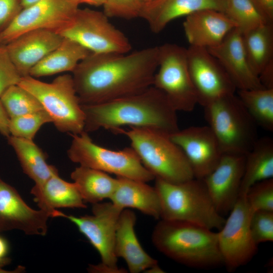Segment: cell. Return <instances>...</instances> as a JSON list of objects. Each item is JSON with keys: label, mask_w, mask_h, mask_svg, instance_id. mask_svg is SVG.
Segmentation results:
<instances>
[{"label": "cell", "mask_w": 273, "mask_h": 273, "mask_svg": "<svg viewBox=\"0 0 273 273\" xmlns=\"http://www.w3.org/2000/svg\"><path fill=\"white\" fill-rule=\"evenodd\" d=\"M21 78L6 46L0 44V96L10 86L18 84Z\"/></svg>", "instance_id": "8d00e7d4"}, {"label": "cell", "mask_w": 273, "mask_h": 273, "mask_svg": "<svg viewBox=\"0 0 273 273\" xmlns=\"http://www.w3.org/2000/svg\"><path fill=\"white\" fill-rule=\"evenodd\" d=\"M169 136L184 153L195 178H204L214 169L223 155L208 126H190Z\"/></svg>", "instance_id": "9a60e30c"}, {"label": "cell", "mask_w": 273, "mask_h": 273, "mask_svg": "<svg viewBox=\"0 0 273 273\" xmlns=\"http://www.w3.org/2000/svg\"><path fill=\"white\" fill-rule=\"evenodd\" d=\"M0 268H3L0 267Z\"/></svg>", "instance_id": "7dc6e473"}, {"label": "cell", "mask_w": 273, "mask_h": 273, "mask_svg": "<svg viewBox=\"0 0 273 273\" xmlns=\"http://www.w3.org/2000/svg\"><path fill=\"white\" fill-rule=\"evenodd\" d=\"M250 229L254 242L258 245L261 243L273 241V211H255L251 213Z\"/></svg>", "instance_id": "e575fe53"}, {"label": "cell", "mask_w": 273, "mask_h": 273, "mask_svg": "<svg viewBox=\"0 0 273 273\" xmlns=\"http://www.w3.org/2000/svg\"><path fill=\"white\" fill-rule=\"evenodd\" d=\"M18 85L39 100L59 131L69 134H79L84 131L85 114L72 75L59 76L51 83L28 75L22 77Z\"/></svg>", "instance_id": "52a82bcc"}, {"label": "cell", "mask_w": 273, "mask_h": 273, "mask_svg": "<svg viewBox=\"0 0 273 273\" xmlns=\"http://www.w3.org/2000/svg\"><path fill=\"white\" fill-rule=\"evenodd\" d=\"M130 128L114 132L129 139L131 147L155 178L179 183L194 177L184 153L168 135L147 128Z\"/></svg>", "instance_id": "5b68a950"}, {"label": "cell", "mask_w": 273, "mask_h": 273, "mask_svg": "<svg viewBox=\"0 0 273 273\" xmlns=\"http://www.w3.org/2000/svg\"><path fill=\"white\" fill-rule=\"evenodd\" d=\"M159 47L130 53L90 52L72 71L81 104L104 103L144 91L153 85Z\"/></svg>", "instance_id": "6da1fadb"}, {"label": "cell", "mask_w": 273, "mask_h": 273, "mask_svg": "<svg viewBox=\"0 0 273 273\" xmlns=\"http://www.w3.org/2000/svg\"><path fill=\"white\" fill-rule=\"evenodd\" d=\"M245 155L223 154L214 169L203 180L218 212L231 211L240 193Z\"/></svg>", "instance_id": "e0dca14e"}, {"label": "cell", "mask_w": 273, "mask_h": 273, "mask_svg": "<svg viewBox=\"0 0 273 273\" xmlns=\"http://www.w3.org/2000/svg\"><path fill=\"white\" fill-rule=\"evenodd\" d=\"M187 57L198 104L204 107L221 97L235 94L237 88L231 78L207 49L190 46Z\"/></svg>", "instance_id": "5bb4252c"}, {"label": "cell", "mask_w": 273, "mask_h": 273, "mask_svg": "<svg viewBox=\"0 0 273 273\" xmlns=\"http://www.w3.org/2000/svg\"><path fill=\"white\" fill-rule=\"evenodd\" d=\"M23 9L20 0H0V32Z\"/></svg>", "instance_id": "74e56055"}, {"label": "cell", "mask_w": 273, "mask_h": 273, "mask_svg": "<svg viewBox=\"0 0 273 273\" xmlns=\"http://www.w3.org/2000/svg\"><path fill=\"white\" fill-rule=\"evenodd\" d=\"M71 178L84 202L92 204L109 199L118 182L106 172L81 165L71 172Z\"/></svg>", "instance_id": "83f0119b"}, {"label": "cell", "mask_w": 273, "mask_h": 273, "mask_svg": "<svg viewBox=\"0 0 273 273\" xmlns=\"http://www.w3.org/2000/svg\"><path fill=\"white\" fill-rule=\"evenodd\" d=\"M90 53L75 41L63 37L60 45L34 66L29 75L36 78L72 71Z\"/></svg>", "instance_id": "d4e9b609"}, {"label": "cell", "mask_w": 273, "mask_h": 273, "mask_svg": "<svg viewBox=\"0 0 273 273\" xmlns=\"http://www.w3.org/2000/svg\"><path fill=\"white\" fill-rule=\"evenodd\" d=\"M23 271V268L22 266H19L17 268L14 270L9 271L5 270L3 268H0V273H15V272H21Z\"/></svg>", "instance_id": "f6af8a7d"}, {"label": "cell", "mask_w": 273, "mask_h": 273, "mask_svg": "<svg viewBox=\"0 0 273 273\" xmlns=\"http://www.w3.org/2000/svg\"><path fill=\"white\" fill-rule=\"evenodd\" d=\"M242 35L249 64L258 76L273 60V23L265 24Z\"/></svg>", "instance_id": "f1b7e54d"}, {"label": "cell", "mask_w": 273, "mask_h": 273, "mask_svg": "<svg viewBox=\"0 0 273 273\" xmlns=\"http://www.w3.org/2000/svg\"><path fill=\"white\" fill-rule=\"evenodd\" d=\"M9 251V246L5 239L0 236V267L10 263V259L6 256Z\"/></svg>", "instance_id": "b9f144b4"}, {"label": "cell", "mask_w": 273, "mask_h": 273, "mask_svg": "<svg viewBox=\"0 0 273 273\" xmlns=\"http://www.w3.org/2000/svg\"><path fill=\"white\" fill-rule=\"evenodd\" d=\"M50 122L52 119L44 109L12 118L9 125L10 133L15 137L33 140L41 126Z\"/></svg>", "instance_id": "d6a6232c"}, {"label": "cell", "mask_w": 273, "mask_h": 273, "mask_svg": "<svg viewBox=\"0 0 273 273\" xmlns=\"http://www.w3.org/2000/svg\"><path fill=\"white\" fill-rule=\"evenodd\" d=\"M220 63L238 89L265 88L248 60L242 34L236 28L221 43L207 49Z\"/></svg>", "instance_id": "ac0fdd59"}, {"label": "cell", "mask_w": 273, "mask_h": 273, "mask_svg": "<svg viewBox=\"0 0 273 273\" xmlns=\"http://www.w3.org/2000/svg\"><path fill=\"white\" fill-rule=\"evenodd\" d=\"M0 99L10 119L44 110L33 95L18 84L6 89Z\"/></svg>", "instance_id": "1f68e13d"}, {"label": "cell", "mask_w": 273, "mask_h": 273, "mask_svg": "<svg viewBox=\"0 0 273 273\" xmlns=\"http://www.w3.org/2000/svg\"><path fill=\"white\" fill-rule=\"evenodd\" d=\"M258 77L264 87L273 88V60L264 67Z\"/></svg>", "instance_id": "ab89813d"}, {"label": "cell", "mask_w": 273, "mask_h": 273, "mask_svg": "<svg viewBox=\"0 0 273 273\" xmlns=\"http://www.w3.org/2000/svg\"><path fill=\"white\" fill-rule=\"evenodd\" d=\"M135 213L124 209L118 219L114 251L117 257L122 258L131 273H139L158 265V261L142 248L134 232Z\"/></svg>", "instance_id": "7402d4cb"}, {"label": "cell", "mask_w": 273, "mask_h": 273, "mask_svg": "<svg viewBox=\"0 0 273 273\" xmlns=\"http://www.w3.org/2000/svg\"><path fill=\"white\" fill-rule=\"evenodd\" d=\"M92 215L77 217L64 213V217L73 223L99 252L101 263L90 265L91 272H124L118 268L114 251L116 230L118 218L123 210L111 202L92 204Z\"/></svg>", "instance_id": "9c48e42d"}, {"label": "cell", "mask_w": 273, "mask_h": 273, "mask_svg": "<svg viewBox=\"0 0 273 273\" xmlns=\"http://www.w3.org/2000/svg\"><path fill=\"white\" fill-rule=\"evenodd\" d=\"M77 5L81 4H86L94 6H102L104 0H71Z\"/></svg>", "instance_id": "7bdbcfd3"}, {"label": "cell", "mask_w": 273, "mask_h": 273, "mask_svg": "<svg viewBox=\"0 0 273 273\" xmlns=\"http://www.w3.org/2000/svg\"><path fill=\"white\" fill-rule=\"evenodd\" d=\"M81 106L85 114L84 131L86 132L101 128L114 132L128 126L170 135L179 129L177 111L164 93L153 85L134 95Z\"/></svg>", "instance_id": "7a4b0ae2"}, {"label": "cell", "mask_w": 273, "mask_h": 273, "mask_svg": "<svg viewBox=\"0 0 273 273\" xmlns=\"http://www.w3.org/2000/svg\"><path fill=\"white\" fill-rule=\"evenodd\" d=\"M159 47L153 86L162 92L176 111L191 112L198 104L189 73L187 49L174 43Z\"/></svg>", "instance_id": "30bf717a"}, {"label": "cell", "mask_w": 273, "mask_h": 273, "mask_svg": "<svg viewBox=\"0 0 273 273\" xmlns=\"http://www.w3.org/2000/svg\"><path fill=\"white\" fill-rule=\"evenodd\" d=\"M142 1H143V2L144 4H145V3H148V2H151V1H153V0H142Z\"/></svg>", "instance_id": "bcb514c9"}, {"label": "cell", "mask_w": 273, "mask_h": 273, "mask_svg": "<svg viewBox=\"0 0 273 273\" xmlns=\"http://www.w3.org/2000/svg\"><path fill=\"white\" fill-rule=\"evenodd\" d=\"M251 211L245 195H240L221 229L217 232L223 263L232 272L247 264L256 254L257 245L250 229Z\"/></svg>", "instance_id": "7c38bea8"}, {"label": "cell", "mask_w": 273, "mask_h": 273, "mask_svg": "<svg viewBox=\"0 0 273 273\" xmlns=\"http://www.w3.org/2000/svg\"><path fill=\"white\" fill-rule=\"evenodd\" d=\"M151 239L159 251L182 264L207 268L223 264L217 232L201 225L161 219L153 230Z\"/></svg>", "instance_id": "3957f363"}, {"label": "cell", "mask_w": 273, "mask_h": 273, "mask_svg": "<svg viewBox=\"0 0 273 273\" xmlns=\"http://www.w3.org/2000/svg\"><path fill=\"white\" fill-rule=\"evenodd\" d=\"M94 53L126 54L131 49L128 38L103 13L78 9L69 23L60 32Z\"/></svg>", "instance_id": "8fae6325"}, {"label": "cell", "mask_w": 273, "mask_h": 273, "mask_svg": "<svg viewBox=\"0 0 273 273\" xmlns=\"http://www.w3.org/2000/svg\"><path fill=\"white\" fill-rule=\"evenodd\" d=\"M205 116L223 154L246 155L257 138V125L235 94L204 107Z\"/></svg>", "instance_id": "8992f818"}, {"label": "cell", "mask_w": 273, "mask_h": 273, "mask_svg": "<svg viewBox=\"0 0 273 273\" xmlns=\"http://www.w3.org/2000/svg\"><path fill=\"white\" fill-rule=\"evenodd\" d=\"M70 135L72 140L67 155L73 162L117 176L146 183L155 179L131 147L114 151L101 147L95 144L84 131Z\"/></svg>", "instance_id": "ba28073f"}, {"label": "cell", "mask_w": 273, "mask_h": 273, "mask_svg": "<svg viewBox=\"0 0 273 273\" xmlns=\"http://www.w3.org/2000/svg\"><path fill=\"white\" fill-rule=\"evenodd\" d=\"M242 34L269 23L251 0H226L224 12Z\"/></svg>", "instance_id": "4dcf8cb0"}, {"label": "cell", "mask_w": 273, "mask_h": 273, "mask_svg": "<svg viewBox=\"0 0 273 273\" xmlns=\"http://www.w3.org/2000/svg\"><path fill=\"white\" fill-rule=\"evenodd\" d=\"M160 204V219L181 220L220 230L225 218L216 210L203 179L193 178L169 183L155 178Z\"/></svg>", "instance_id": "277c9868"}, {"label": "cell", "mask_w": 273, "mask_h": 273, "mask_svg": "<svg viewBox=\"0 0 273 273\" xmlns=\"http://www.w3.org/2000/svg\"><path fill=\"white\" fill-rule=\"evenodd\" d=\"M226 0H153L144 4L140 18L158 33L172 20L196 12L213 9L224 12Z\"/></svg>", "instance_id": "44dd1931"}, {"label": "cell", "mask_w": 273, "mask_h": 273, "mask_svg": "<svg viewBox=\"0 0 273 273\" xmlns=\"http://www.w3.org/2000/svg\"><path fill=\"white\" fill-rule=\"evenodd\" d=\"M50 217H53L50 212L32 209L0 177V233L18 230L27 235L45 236Z\"/></svg>", "instance_id": "2e32d148"}, {"label": "cell", "mask_w": 273, "mask_h": 273, "mask_svg": "<svg viewBox=\"0 0 273 273\" xmlns=\"http://www.w3.org/2000/svg\"><path fill=\"white\" fill-rule=\"evenodd\" d=\"M22 6L23 8L28 7L39 0H20Z\"/></svg>", "instance_id": "ee69618b"}, {"label": "cell", "mask_w": 273, "mask_h": 273, "mask_svg": "<svg viewBox=\"0 0 273 273\" xmlns=\"http://www.w3.org/2000/svg\"><path fill=\"white\" fill-rule=\"evenodd\" d=\"M116 188L109 199L122 209L131 208L155 219L160 217V204L154 187L146 182L117 176Z\"/></svg>", "instance_id": "cb8c5ba5"}, {"label": "cell", "mask_w": 273, "mask_h": 273, "mask_svg": "<svg viewBox=\"0 0 273 273\" xmlns=\"http://www.w3.org/2000/svg\"><path fill=\"white\" fill-rule=\"evenodd\" d=\"M235 27L224 13L213 9L193 13L186 16L183 23L190 46L206 49L219 44Z\"/></svg>", "instance_id": "ffe728a7"}, {"label": "cell", "mask_w": 273, "mask_h": 273, "mask_svg": "<svg viewBox=\"0 0 273 273\" xmlns=\"http://www.w3.org/2000/svg\"><path fill=\"white\" fill-rule=\"evenodd\" d=\"M40 209L50 212L53 217H62L61 208H85L86 205L74 183L61 178L57 172L41 185H34L30 191Z\"/></svg>", "instance_id": "603a6c76"}, {"label": "cell", "mask_w": 273, "mask_h": 273, "mask_svg": "<svg viewBox=\"0 0 273 273\" xmlns=\"http://www.w3.org/2000/svg\"><path fill=\"white\" fill-rule=\"evenodd\" d=\"M269 23H273V0H251Z\"/></svg>", "instance_id": "f35d334b"}, {"label": "cell", "mask_w": 273, "mask_h": 273, "mask_svg": "<svg viewBox=\"0 0 273 273\" xmlns=\"http://www.w3.org/2000/svg\"><path fill=\"white\" fill-rule=\"evenodd\" d=\"M251 212L258 210L273 211V178L252 186L246 194Z\"/></svg>", "instance_id": "836d02e7"}, {"label": "cell", "mask_w": 273, "mask_h": 273, "mask_svg": "<svg viewBox=\"0 0 273 273\" xmlns=\"http://www.w3.org/2000/svg\"><path fill=\"white\" fill-rule=\"evenodd\" d=\"M273 178V140L269 137L258 139L245 155L240 195H245L256 183Z\"/></svg>", "instance_id": "484cf974"}, {"label": "cell", "mask_w": 273, "mask_h": 273, "mask_svg": "<svg viewBox=\"0 0 273 273\" xmlns=\"http://www.w3.org/2000/svg\"><path fill=\"white\" fill-rule=\"evenodd\" d=\"M9 144L14 149L23 172L36 186L43 184L58 172L55 166L48 164L47 155L33 140L10 135Z\"/></svg>", "instance_id": "4316f807"}, {"label": "cell", "mask_w": 273, "mask_h": 273, "mask_svg": "<svg viewBox=\"0 0 273 273\" xmlns=\"http://www.w3.org/2000/svg\"><path fill=\"white\" fill-rule=\"evenodd\" d=\"M78 5L71 0H39L23 8L0 32V44L6 45L22 33L46 29L58 33L71 21Z\"/></svg>", "instance_id": "4fadbf2b"}, {"label": "cell", "mask_w": 273, "mask_h": 273, "mask_svg": "<svg viewBox=\"0 0 273 273\" xmlns=\"http://www.w3.org/2000/svg\"><path fill=\"white\" fill-rule=\"evenodd\" d=\"M10 118L7 114L0 99V133L7 138L10 135L9 125Z\"/></svg>", "instance_id": "60d3db41"}, {"label": "cell", "mask_w": 273, "mask_h": 273, "mask_svg": "<svg viewBox=\"0 0 273 273\" xmlns=\"http://www.w3.org/2000/svg\"><path fill=\"white\" fill-rule=\"evenodd\" d=\"M142 0H104L103 13L109 18L132 19L140 17Z\"/></svg>", "instance_id": "d590c367"}, {"label": "cell", "mask_w": 273, "mask_h": 273, "mask_svg": "<svg viewBox=\"0 0 273 273\" xmlns=\"http://www.w3.org/2000/svg\"><path fill=\"white\" fill-rule=\"evenodd\" d=\"M237 96L257 125L273 131V88L238 89Z\"/></svg>", "instance_id": "f546056e"}, {"label": "cell", "mask_w": 273, "mask_h": 273, "mask_svg": "<svg viewBox=\"0 0 273 273\" xmlns=\"http://www.w3.org/2000/svg\"><path fill=\"white\" fill-rule=\"evenodd\" d=\"M59 33L46 29L24 32L7 44L9 55L22 77L62 42Z\"/></svg>", "instance_id": "d6986e66"}]
</instances>
